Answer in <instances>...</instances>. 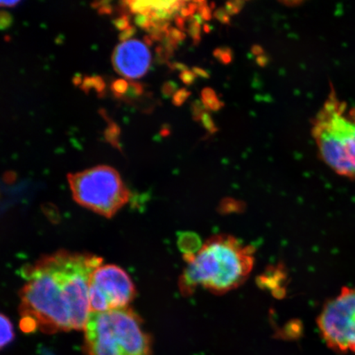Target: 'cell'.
Here are the masks:
<instances>
[{"label": "cell", "mask_w": 355, "mask_h": 355, "mask_svg": "<svg viewBox=\"0 0 355 355\" xmlns=\"http://www.w3.org/2000/svg\"><path fill=\"white\" fill-rule=\"evenodd\" d=\"M213 55H214L220 63L224 64L232 63L233 60V53L228 47L217 48L214 52H213Z\"/></svg>", "instance_id": "7c38bea8"}, {"label": "cell", "mask_w": 355, "mask_h": 355, "mask_svg": "<svg viewBox=\"0 0 355 355\" xmlns=\"http://www.w3.org/2000/svg\"><path fill=\"white\" fill-rule=\"evenodd\" d=\"M244 3L242 1L228 2L225 4V10L230 16L238 15L243 8Z\"/></svg>", "instance_id": "2e32d148"}, {"label": "cell", "mask_w": 355, "mask_h": 355, "mask_svg": "<svg viewBox=\"0 0 355 355\" xmlns=\"http://www.w3.org/2000/svg\"><path fill=\"white\" fill-rule=\"evenodd\" d=\"M198 6L199 15L203 20L209 21L211 19V8L207 6L206 2H197Z\"/></svg>", "instance_id": "ac0fdd59"}, {"label": "cell", "mask_w": 355, "mask_h": 355, "mask_svg": "<svg viewBox=\"0 0 355 355\" xmlns=\"http://www.w3.org/2000/svg\"><path fill=\"white\" fill-rule=\"evenodd\" d=\"M318 326L328 347L355 354V287L343 288L324 306Z\"/></svg>", "instance_id": "8992f818"}, {"label": "cell", "mask_w": 355, "mask_h": 355, "mask_svg": "<svg viewBox=\"0 0 355 355\" xmlns=\"http://www.w3.org/2000/svg\"><path fill=\"white\" fill-rule=\"evenodd\" d=\"M312 135L323 162L355 180V106L340 99L332 85L313 119Z\"/></svg>", "instance_id": "3957f363"}, {"label": "cell", "mask_w": 355, "mask_h": 355, "mask_svg": "<svg viewBox=\"0 0 355 355\" xmlns=\"http://www.w3.org/2000/svg\"><path fill=\"white\" fill-rule=\"evenodd\" d=\"M205 106L203 105L202 103L200 101H195L193 105V117L195 121H201L202 115L204 112H205Z\"/></svg>", "instance_id": "ffe728a7"}, {"label": "cell", "mask_w": 355, "mask_h": 355, "mask_svg": "<svg viewBox=\"0 0 355 355\" xmlns=\"http://www.w3.org/2000/svg\"><path fill=\"white\" fill-rule=\"evenodd\" d=\"M91 312L128 307L136 296V288L125 270L115 265H101L92 274L89 282Z\"/></svg>", "instance_id": "52a82bcc"}, {"label": "cell", "mask_w": 355, "mask_h": 355, "mask_svg": "<svg viewBox=\"0 0 355 355\" xmlns=\"http://www.w3.org/2000/svg\"><path fill=\"white\" fill-rule=\"evenodd\" d=\"M193 72L196 75L197 77L201 78H209V74L206 72L205 70L201 68H197V67H194L193 69Z\"/></svg>", "instance_id": "603a6c76"}, {"label": "cell", "mask_w": 355, "mask_h": 355, "mask_svg": "<svg viewBox=\"0 0 355 355\" xmlns=\"http://www.w3.org/2000/svg\"><path fill=\"white\" fill-rule=\"evenodd\" d=\"M176 89L177 85L175 83L167 82L162 87V92L166 96H171L175 92Z\"/></svg>", "instance_id": "7402d4cb"}, {"label": "cell", "mask_w": 355, "mask_h": 355, "mask_svg": "<svg viewBox=\"0 0 355 355\" xmlns=\"http://www.w3.org/2000/svg\"><path fill=\"white\" fill-rule=\"evenodd\" d=\"M254 254V248L230 235L211 237L197 254L185 255L187 266L180 278V290L185 295L198 287L216 295L234 290L250 276Z\"/></svg>", "instance_id": "7a4b0ae2"}, {"label": "cell", "mask_w": 355, "mask_h": 355, "mask_svg": "<svg viewBox=\"0 0 355 355\" xmlns=\"http://www.w3.org/2000/svg\"><path fill=\"white\" fill-rule=\"evenodd\" d=\"M73 198L88 210L111 218L130 201V193L114 168L99 166L68 175Z\"/></svg>", "instance_id": "5b68a950"}, {"label": "cell", "mask_w": 355, "mask_h": 355, "mask_svg": "<svg viewBox=\"0 0 355 355\" xmlns=\"http://www.w3.org/2000/svg\"><path fill=\"white\" fill-rule=\"evenodd\" d=\"M202 123V125L206 130L211 132L215 133L217 132V128L216 127V124L211 116V114L205 111L202 115L201 121Z\"/></svg>", "instance_id": "9a60e30c"}, {"label": "cell", "mask_w": 355, "mask_h": 355, "mask_svg": "<svg viewBox=\"0 0 355 355\" xmlns=\"http://www.w3.org/2000/svg\"><path fill=\"white\" fill-rule=\"evenodd\" d=\"M102 261L92 254L60 251L26 266L20 293L21 329L84 330L91 313L89 282Z\"/></svg>", "instance_id": "6da1fadb"}, {"label": "cell", "mask_w": 355, "mask_h": 355, "mask_svg": "<svg viewBox=\"0 0 355 355\" xmlns=\"http://www.w3.org/2000/svg\"><path fill=\"white\" fill-rule=\"evenodd\" d=\"M202 103L206 109L212 111L219 110L224 106L223 102L219 100L216 92L209 87L204 88L202 92Z\"/></svg>", "instance_id": "30bf717a"}, {"label": "cell", "mask_w": 355, "mask_h": 355, "mask_svg": "<svg viewBox=\"0 0 355 355\" xmlns=\"http://www.w3.org/2000/svg\"><path fill=\"white\" fill-rule=\"evenodd\" d=\"M20 1H0V7L2 8H15L19 4Z\"/></svg>", "instance_id": "cb8c5ba5"}, {"label": "cell", "mask_w": 355, "mask_h": 355, "mask_svg": "<svg viewBox=\"0 0 355 355\" xmlns=\"http://www.w3.org/2000/svg\"><path fill=\"white\" fill-rule=\"evenodd\" d=\"M252 54L259 57L263 55V49L260 46H254L252 48Z\"/></svg>", "instance_id": "484cf974"}, {"label": "cell", "mask_w": 355, "mask_h": 355, "mask_svg": "<svg viewBox=\"0 0 355 355\" xmlns=\"http://www.w3.org/2000/svg\"><path fill=\"white\" fill-rule=\"evenodd\" d=\"M152 55L146 44L136 39L118 44L112 55V64L116 72L128 79H139L148 73Z\"/></svg>", "instance_id": "ba28073f"}, {"label": "cell", "mask_w": 355, "mask_h": 355, "mask_svg": "<svg viewBox=\"0 0 355 355\" xmlns=\"http://www.w3.org/2000/svg\"><path fill=\"white\" fill-rule=\"evenodd\" d=\"M214 17L223 24H230V15L224 8H220L214 12Z\"/></svg>", "instance_id": "d6986e66"}, {"label": "cell", "mask_w": 355, "mask_h": 355, "mask_svg": "<svg viewBox=\"0 0 355 355\" xmlns=\"http://www.w3.org/2000/svg\"><path fill=\"white\" fill-rule=\"evenodd\" d=\"M15 339V330L10 320L3 314L0 313V349L6 348Z\"/></svg>", "instance_id": "9c48e42d"}, {"label": "cell", "mask_w": 355, "mask_h": 355, "mask_svg": "<svg viewBox=\"0 0 355 355\" xmlns=\"http://www.w3.org/2000/svg\"><path fill=\"white\" fill-rule=\"evenodd\" d=\"M191 96V92L187 89L182 88L178 90L173 96L172 103L176 106H181Z\"/></svg>", "instance_id": "4fadbf2b"}, {"label": "cell", "mask_w": 355, "mask_h": 355, "mask_svg": "<svg viewBox=\"0 0 355 355\" xmlns=\"http://www.w3.org/2000/svg\"><path fill=\"white\" fill-rule=\"evenodd\" d=\"M167 38L170 39L173 43L177 44L180 42L184 41L185 35L180 30L171 28L168 31Z\"/></svg>", "instance_id": "e0dca14e"}, {"label": "cell", "mask_w": 355, "mask_h": 355, "mask_svg": "<svg viewBox=\"0 0 355 355\" xmlns=\"http://www.w3.org/2000/svg\"><path fill=\"white\" fill-rule=\"evenodd\" d=\"M128 88H130V83L123 79H119L113 84V91L118 96H125Z\"/></svg>", "instance_id": "5bb4252c"}, {"label": "cell", "mask_w": 355, "mask_h": 355, "mask_svg": "<svg viewBox=\"0 0 355 355\" xmlns=\"http://www.w3.org/2000/svg\"><path fill=\"white\" fill-rule=\"evenodd\" d=\"M180 78L181 81L183 82L185 85H192V84L196 80V75L193 72V71L185 70L184 72H181L180 75Z\"/></svg>", "instance_id": "44dd1931"}, {"label": "cell", "mask_w": 355, "mask_h": 355, "mask_svg": "<svg viewBox=\"0 0 355 355\" xmlns=\"http://www.w3.org/2000/svg\"><path fill=\"white\" fill-rule=\"evenodd\" d=\"M202 20V17L198 13L189 22V33L190 37H192L194 44H198L201 41V24Z\"/></svg>", "instance_id": "8fae6325"}, {"label": "cell", "mask_w": 355, "mask_h": 355, "mask_svg": "<svg viewBox=\"0 0 355 355\" xmlns=\"http://www.w3.org/2000/svg\"><path fill=\"white\" fill-rule=\"evenodd\" d=\"M84 331L87 355L152 354V340L130 308L91 312Z\"/></svg>", "instance_id": "277c9868"}, {"label": "cell", "mask_w": 355, "mask_h": 355, "mask_svg": "<svg viewBox=\"0 0 355 355\" xmlns=\"http://www.w3.org/2000/svg\"><path fill=\"white\" fill-rule=\"evenodd\" d=\"M269 59L265 55H261L257 58V63L261 67H265L268 64Z\"/></svg>", "instance_id": "d4e9b609"}, {"label": "cell", "mask_w": 355, "mask_h": 355, "mask_svg": "<svg viewBox=\"0 0 355 355\" xmlns=\"http://www.w3.org/2000/svg\"><path fill=\"white\" fill-rule=\"evenodd\" d=\"M7 26V16H3L0 15V28H3V26Z\"/></svg>", "instance_id": "4316f807"}]
</instances>
